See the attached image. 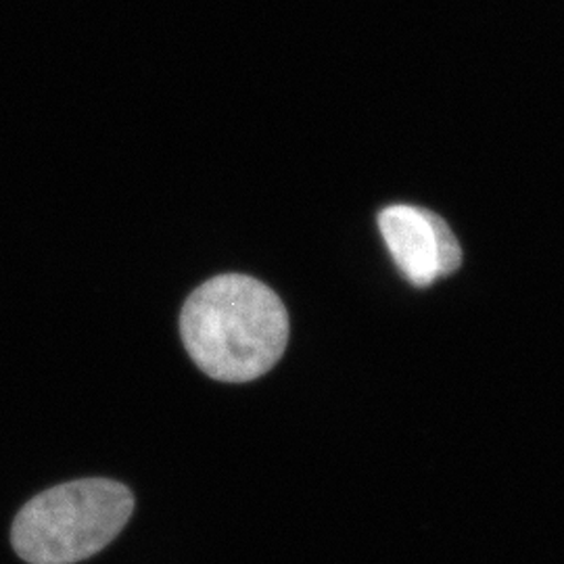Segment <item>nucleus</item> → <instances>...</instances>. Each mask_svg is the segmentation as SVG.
<instances>
[{
  "label": "nucleus",
  "instance_id": "nucleus-1",
  "mask_svg": "<svg viewBox=\"0 0 564 564\" xmlns=\"http://www.w3.org/2000/svg\"><path fill=\"white\" fill-rule=\"evenodd\" d=\"M181 335L205 375L224 383H247L281 360L289 343V314L263 282L224 274L186 300Z\"/></svg>",
  "mask_w": 564,
  "mask_h": 564
},
{
  "label": "nucleus",
  "instance_id": "nucleus-2",
  "mask_svg": "<svg viewBox=\"0 0 564 564\" xmlns=\"http://www.w3.org/2000/svg\"><path fill=\"white\" fill-rule=\"evenodd\" d=\"M132 510L134 498L118 481L57 485L21 508L11 542L25 563H80L120 535Z\"/></svg>",
  "mask_w": 564,
  "mask_h": 564
},
{
  "label": "nucleus",
  "instance_id": "nucleus-3",
  "mask_svg": "<svg viewBox=\"0 0 564 564\" xmlns=\"http://www.w3.org/2000/svg\"><path fill=\"white\" fill-rule=\"evenodd\" d=\"M379 228L393 262L414 286H429L460 268V242L444 218L429 209L389 205L379 214Z\"/></svg>",
  "mask_w": 564,
  "mask_h": 564
}]
</instances>
